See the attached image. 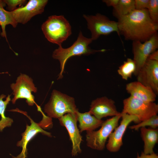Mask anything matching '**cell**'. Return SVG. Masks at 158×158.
Instances as JSON below:
<instances>
[{
    "label": "cell",
    "mask_w": 158,
    "mask_h": 158,
    "mask_svg": "<svg viewBox=\"0 0 158 158\" xmlns=\"http://www.w3.org/2000/svg\"><path fill=\"white\" fill-rule=\"evenodd\" d=\"M48 2L47 0H30L24 6L10 11L16 23L24 24L34 16L42 13Z\"/></svg>",
    "instance_id": "10"
},
{
    "label": "cell",
    "mask_w": 158,
    "mask_h": 158,
    "mask_svg": "<svg viewBox=\"0 0 158 158\" xmlns=\"http://www.w3.org/2000/svg\"><path fill=\"white\" fill-rule=\"evenodd\" d=\"M118 19L119 34L126 40L144 42L157 33L158 30V23L152 20L147 9H135Z\"/></svg>",
    "instance_id": "1"
},
{
    "label": "cell",
    "mask_w": 158,
    "mask_h": 158,
    "mask_svg": "<svg viewBox=\"0 0 158 158\" xmlns=\"http://www.w3.org/2000/svg\"><path fill=\"white\" fill-rule=\"evenodd\" d=\"M83 16L87 21L92 40H97L101 35H107L114 32L119 35L118 22L110 20L105 16L98 13L95 15H84Z\"/></svg>",
    "instance_id": "7"
},
{
    "label": "cell",
    "mask_w": 158,
    "mask_h": 158,
    "mask_svg": "<svg viewBox=\"0 0 158 158\" xmlns=\"http://www.w3.org/2000/svg\"><path fill=\"white\" fill-rule=\"evenodd\" d=\"M89 111L91 115L99 119L121 114L117 110L114 101L105 96L93 100L91 102Z\"/></svg>",
    "instance_id": "14"
},
{
    "label": "cell",
    "mask_w": 158,
    "mask_h": 158,
    "mask_svg": "<svg viewBox=\"0 0 158 158\" xmlns=\"http://www.w3.org/2000/svg\"><path fill=\"white\" fill-rule=\"evenodd\" d=\"M119 0H104L103 2L105 3L108 6L115 7L118 4Z\"/></svg>",
    "instance_id": "28"
},
{
    "label": "cell",
    "mask_w": 158,
    "mask_h": 158,
    "mask_svg": "<svg viewBox=\"0 0 158 158\" xmlns=\"http://www.w3.org/2000/svg\"><path fill=\"white\" fill-rule=\"evenodd\" d=\"M136 68L135 64L133 60L128 58L126 61L119 67L117 72L123 79L127 80L129 78H131Z\"/></svg>",
    "instance_id": "22"
},
{
    "label": "cell",
    "mask_w": 158,
    "mask_h": 158,
    "mask_svg": "<svg viewBox=\"0 0 158 158\" xmlns=\"http://www.w3.org/2000/svg\"><path fill=\"white\" fill-rule=\"evenodd\" d=\"M150 0H135V9L140 10L147 9L149 5Z\"/></svg>",
    "instance_id": "26"
},
{
    "label": "cell",
    "mask_w": 158,
    "mask_h": 158,
    "mask_svg": "<svg viewBox=\"0 0 158 158\" xmlns=\"http://www.w3.org/2000/svg\"><path fill=\"white\" fill-rule=\"evenodd\" d=\"M6 97V96L3 94L0 96V115L1 116L0 120V131H2L6 127L11 126L13 122L12 118L6 117L5 115L6 107L11 101L10 95H8L6 97V99L4 100L3 99Z\"/></svg>",
    "instance_id": "21"
},
{
    "label": "cell",
    "mask_w": 158,
    "mask_h": 158,
    "mask_svg": "<svg viewBox=\"0 0 158 158\" xmlns=\"http://www.w3.org/2000/svg\"><path fill=\"white\" fill-rule=\"evenodd\" d=\"M6 6L3 0H0V25L2 29L1 35L5 37L8 43L7 38L6 27L7 25H11L14 28L16 27L18 23L13 19L10 11L6 10L4 7Z\"/></svg>",
    "instance_id": "19"
},
{
    "label": "cell",
    "mask_w": 158,
    "mask_h": 158,
    "mask_svg": "<svg viewBox=\"0 0 158 158\" xmlns=\"http://www.w3.org/2000/svg\"><path fill=\"white\" fill-rule=\"evenodd\" d=\"M121 114L113 116L104 121L101 128L98 130L87 131L86 135L87 145L91 148L103 150L107 140L115 128L118 125Z\"/></svg>",
    "instance_id": "5"
},
{
    "label": "cell",
    "mask_w": 158,
    "mask_h": 158,
    "mask_svg": "<svg viewBox=\"0 0 158 158\" xmlns=\"http://www.w3.org/2000/svg\"><path fill=\"white\" fill-rule=\"evenodd\" d=\"M13 98L11 101L15 104L18 99H24L28 104L32 106L35 103V97L32 92H37V88L35 87L32 78L25 74L21 73L18 77L15 83L11 84Z\"/></svg>",
    "instance_id": "8"
},
{
    "label": "cell",
    "mask_w": 158,
    "mask_h": 158,
    "mask_svg": "<svg viewBox=\"0 0 158 158\" xmlns=\"http://www.w3.org/2000/svg\"><path fill=\"white\" fill-rule=\"evenodd\" d=\"M158 48V36L157 32L143 43L138 41H133V60L136 66V70L134 74L135 76H136L149 55L156 50Z\"/></svg>",
    "instance_id": "9"
},
{
    "label": "cell",
    "mask_w": 158,
    "mask_h": 158,
    "mask_svg": "<svg viewBox=\"0 0 158 158\" xmlns=\"http://www.w3.org/2000/svg\"><path fill=\"white\" fill-rule=\"evenodd\" d=\"M77 114L80 132L85 130L86 131L94 130L101 126L104 121L102 119H99L92 116L89 111L84 113L78 111Z\"/></svg>",
    "instance_id": "17"
},
{
    "label": "cell",
    "mask_w": 158,
    "mask_h": 158,
    "mask_svg": "<svg viewBox=\"0 0 158 158\" xmlns=\"http://www.w3.org/2000/svg\"><path fill=\"white\" fill-rule=\"evenodd\" d=\"M45 38L49 42L61 46L71 34V27L63 16H49L41 26Z\"/></svg>",
    "instance_id": "3"
},
{
    "label": "cell",
    "mask_w": 158,
    "mask_h": 158,
    "mask_svg": "<svg viewBox=\"0 0 158 158\" xmlns=\"http://www.w3.org/2000/svg\"><path fill=\"white\" fill-rule=\"evenodd\" d=\"M147 59L158 61V51L156 50L152 53L149 55Z\"/></svg>",
    "instance_id": "29"
},
{
    "label": "cell",
    "mask_w": 158,
    "mask_h": 158,
    "mask_svg": "<svg viewBox=\"0 0 158 158\" xmlns=\"http://www.w3.org/2000/svg\"><path fill=\"white\" fill-rule=\"evenodd\" d=\"M136 158H158V155L154 152L150 154H146L142 152L140 155L137 153Z\"/></svg>",
    "instance_id": "27"
},
{
    "label": "cell",
    "mask_w": 158,
    "mask_h": 158,
    "mask_svg": "<svg viewBox=\"0 0 158 158\" xmlns=\"http://www.w3.org/2000/svg\"><path fill=\"white\" fill-rule=\"evenodd\" d=\"M122 120L110 135L106 145L107 150L110 152H118L123 144V138L127 128L130 123L134 122L140 123L135 116L121 112Z\"/></svg>",
    "instance_id": "11"
},
{
    "label": "cell",
    "mask_w": 158,
    "mask_h": 158,
    "mask_svg": "<svg viewBox=\"0 0 158 158\" xmlns=\"http://www.w3.org/2000/svg\"><path fill=\"white\" fill-rule=\"evenodd\" d=\"M140 129L141 136L144 142L143 152L146 154L154 153V148L158 142V129L142 127Z\"/></svg>",
    "instance_id": "18"
},
{
    "label": "cell",
    "mask_w": 158,
    "mask_h": 158,
    "mask_svg": "<svg viewBox=\"0 0 158 158\" xmlns=\"http://www.w3.org/2000/svg\"><path fill=\"white\" fill-rule=\"evenodd\" d=\"M123 103L121 112L136 116L140 122L158 113V105L154 102L144 101L130 96L123 100Z\"/></svg>",
    "instance_id": "6"
},
{
    "label": "cell",
    "mask_w": 158,
    "mask_h": 158,
    "mask_svg": "<svg viewBox=\"0 0 158 158\" xmlns=\"http://www.w3.org/2000/svg\"><path fill=\"white\" fill-rule=\"evenodd\" d=\"M59 120L60 125L65 127L68 131L72 143V155L75 156L81 152L80 145L82 140V137L77 126V114H66Z\"/></svg>",
    "instance_id": "13"
},
{
    "label": "cell",
    "mask_w": 158,
    "mask_h": 158,
    "mask_svg": "<svg viewBox=\"0 0 158 158\" xmlns=\"http://www.w3.org/2000/svg\"><path fill=\"white\" fill-rule=\"evenodd\" d=\"M137 81L158 93V61L147 59L138 71Z\"/></svg>",
    "instance_id": "12"
},
{
    "label": "cell",
    "mask_w": 158,
    "mask_h": 158,
    "mask_svg": "<svg viewBox=\"0 0 158 158\" xmlns=\"http://www.w3.org/2000/svg\"><path fill=\"white\" fill-rule=\"evenodd\" d=\"M147 9L152 20L154 22L158 23V0H150Z\"/></svg>",
    "instance_id": "24"
},
{
    "label": "cell",
    "mask_w": 158,
    "mask_h": 158,
    "mask_svg": "<svg viewBox=\"0 0 158 158\" xmlns=\"http://www.w3.org/2000/svg\"><path fill=\"white\" fill-rule=\"evenodd\" d=\"M26 116L30 120L31 125L29 126L26 124L25 130L22 134L21 140L17 142V146L22 148L21 152L17 157L12 156L13 158H26L27 154V145L29 142L38 133H41L49 137L52 136L51 133L46 131L42 129L40 124L35 123L30 117L27 114Z\"/></svg>",
    "instance_id": "15"
},
{
    "label": "cell",
    "mask_w": 158,
    "mask_h": 158,
    "mask_svg": "<svg viewBox=\"0 0 158 158\" xmlns=\"http://www.w3.org/2000/svg\"><path fill=\"white\" fill-rule=\"evenodd\" d=\"M134 0H119L114 7L113 14L118 19L129 14L135 10Z\"/></svg>",
    "instance_id": "20"
},
{
    "label": "cell",
    "mask_w": 158,
    "mask_h": 158,
    "mask_svg": "<svg viewBox=\"0 0 158 158\" xmlns=\"http://www.w3.org/2000/svg\"></svg>",
    "instance_id": "30"
},
{
    "label": "cell",
    "mask_w": 158,
    "mask_h": 158,
    "mask_svg": "<svg viewBox=\"0 0 158 158\" xmlns=\"http://www.w3.org/2000/svg\"><path fill=\"white\" fill-rule=\"evenodd\" d=\"M92 41L91 38H87L84 36L80 31L77 40L71 47L67 48H63L62 46H60L53 51L52 57L58 60L60 63L61 70L58 75V79L63 78L66 63L71 57L89 55L96 52H103L105 51L104 49L94 50L91 49L89 45Z\"/></svg>",
    "instance_id": "2"
},
{
    "label": "cell",
    "mask_w": 158,
    "mask_h": 158,
    "mask_svg": "<svg viewBox=\"0 0 158 158\" xmlns=\"http://www.w3.org/2000/svg\"><path fill=\"white\" fill-rule=\"evenodd\" d=\"M9 11H13L17 8L18 6H23L27 2L26 0H3Z\"/></svg>",
    "instance_id": "25"
},
{
    "label": "cell",
    "mask_w": 158,
    "mask_h": 158,
    "mask_svg": "<svg viewBox=\"0 0 158 158\" xmlns=\"http://www.w3.org/2000/svg\"><path fill=\"white\" fill-rule=\"evenodd\" d=\"M148 126L153 129L157 128L158 127V116H153L150 118L142 121L135 125L130 126L129 128L135 130H138L142 127Z\"/></svg>",
    "instance_id": "23"
},
{
    "label": "cell",
    "mask_w": 158,
    "mask_h": 158,
    "mask_svg": "<svg viewBox=\"0 0 158 158\" xmlns=\"http://www.w3.org/2000/svg\"><path fill=\"white\" fill-rule=\"evenodd\" d=\"M126 88L130 96L136 99L148 102L156 100L157 95L153 90L137 81L127 84Z\"/></svg>",
    "instance_id": "16"
},
{
    "label": "cell",
    "mask_w": 158,
    "mask_h": 158,
    "mask_svg": "<svg viewBox=\"0 0 158 158\" xmlns=\"http://www.w3.org/2000/svg\"><path fill=\"white\" fill-rule=\"evenodd\" d=\"M44 110L49 117L58 119L66 114H77L78 111L73 97L55 90Z\"/></svg>",
    "instance_id": "4"
}]
</instances>
